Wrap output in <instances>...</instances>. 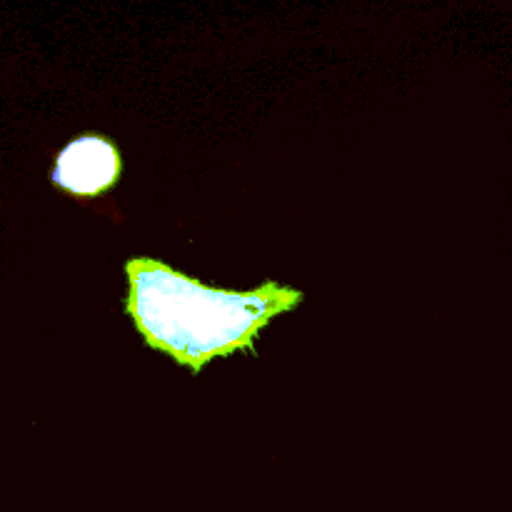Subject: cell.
I'll use <instances>...</instances> for the list:
<instances>
[{
  "instance_id": "cell-1",
  "label": "cell",
  "mask_w": 512,
  "mask_h": 512,
  "mask_svg": "<svg viewBox=\"0 0 512 512\" xmlns=\"http://www.w3.org/2000/svg\"><path fill=\"white\" fill-rule=\"evenodd\" d=\"M125 278L123 313L143 343L193 375L230 355L258 358L255 340L263 330L305 300L300 290L275 280L248 293L208 288L155 258H130Z\"/></svg>"
},
{
  "instance_id": "cell-2",
  "label": "cell",
  "mask_w": 512,
  "mask_h": 512,
  "mask_svg": "<svg viewBox=\"0 0 512 512\" xmlns=\"http://www.w3.org/2000/svg\"><path fill=\"white\" fill-rule=\"evenodd\" d=\"M123 178V153L108 135L73 138L53 165V185L73 198H103Z\"/></svg>"
}]
</instances>
